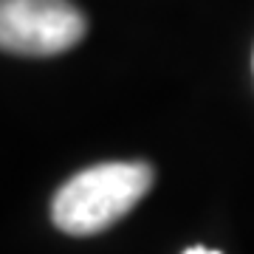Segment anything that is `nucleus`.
I'll use <instances>...</instances> for the list:
<instances>
[{
  "label": "nucleus",
  "instance_id": "f257e3e1",
  "mask_svg": "<svg viewBox=\"0 0 254 254\" xmlns=\"http://www.w3.org/2000/svg\"><path fill=\"white\" fill-rule=\"evenodd\" d=\"M153 187V167L144 161H108L76 173L57 190L51 220L65 235L88 237L110 229Z\"/></svg>",
  "mask_w": 254,
  "mask_h": 254
},
{
  "label": "nucleus",
  "instance_id": "f03ea898",
  "mask_svg": "<svg viewBox=\"0 0 254 254\" xmlns=\"http://www.w3.org/2000/svg\"><path fill=\"white\" fill-rule=\"evenodd\" d=\"M85 14L71 0H0V43L20 57H54L85 37Z\"/></svg>",
  "mask_w": 254,
  "mask_h": 254
},
{
  "label": "nucleus",
  "instance_id": "7ed1b4c3",
  "mask_svg": "<svg viewBox=\"0 0 254 254\" xmlns=\"http://www.w3.org/2000/svg\"><path fill=\"white\" fill-rule=\"evenodd\" d=\"M184 254H220V252H212V249H203V246H192V249H187Z\"/></svg>",
  "mask_w": 254,
  "mask_h": 254
}]
</instances>
